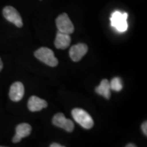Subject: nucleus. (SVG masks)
<instances>
[{"label":"nucleus","instance_id":"nucleus-1","mask_svg":"<svg viewBox=\"0 0 147 147\" xmlns=\"http://www.w3.org/2000/svg\"><path fill=\"white\" fill-rule=\"evenodd\" d=\"M34 55L40 61L51 67H55L58 65V59L55 57L53 51L49 48H40L34 53Z\"/></svg>","mask_w":147,"mask_h":147},{"label":"nucleus","instance_id":"nucleus-2","mask_svg":"<svg viewBox=\"0 0 147 147\" xmlns=\"http://www.w3.org/2000/svg\"><path fill=\"white\" fill-rule=\"evenodd\" d=\"M71 115L75 121L82 127L89 129L94 125L93 119L85 110L81 108H74L71 110Z\"/></svg>","mask_w":147,"mask_h":147},{"label":"nucleus","instance_id":"nucleus-3","mask_svg":"<svg viewBox=\"0 0 147 147\" xmlns=\"http://www.w3.org/2000/svg\"><path fill=\"white\" fill-rule=\"evenodd\" d=\"M128 14L127 12H122L119 11H115L111 14L110 23L111 26L115 28L119 32H124L128 28L127 20Z\"/></svg>","mask_w":147,"mask_h":147},{"label":"nucleus","instance_id":"nucleus-4","mask_svg":"<svg viewBox=\"0 0 147 147\" xmlns=\"http://www.w3.org/2000/svg\"><path fill=\"white\" fill-rule=\"evenodd\" d=\"M56 26L57 27L58 32L64 34H71L74 32V27L70 18L66 13L60 14L56 18Z\"/></svg>","mask_w":147,"mask_h":147},{"label":"nucleus","instance_id":"nucleus-5","mask_svg":"<svg viewBox=\"0 0 147 147\" xmlns=\"http://www.w3.org/2000/svg\"><path fill=\"white\" fill-rule=\"evenodd\" d=\"M3 15L7 21L14 24L16 27L23 26V20L20 14L15 8L12 6H6L3 10Z\"/></svg>","mask_w":147,"mask_h":147},{"label":"nucleus","instance_id":"nucleus-6","mask_svg":"<svg viewBox=\"0 0 147 147\" xmlns=\"http://www.w3.org/2000/svg\"><path fill=\"white\" fill-rule=\"evenodd\" d=\"M52 121L54 125L63 129L68 132H71L74 129V125L72 121L66 119L63 113L56 114L53 117Z\"/></svg>","mask_w":147,"mask_h":147},{"label":"nucleus","instance_id":"nucleus-7","mask_svg":"<svg viewBox=\"0 0 147 147\" xmlns=\"http://www.w3.org/2000/svg\"><path fill=\"white\" fill-rule=\"evenodd\" d=\"M88 51V47L85 44L79 43L72 46L69 51L71 59L74 62L79 61Z\"/></svg>","mask_w":147,"mask_h":147},{"label":"nucleus","instance_id":"nucleus-8","mask_svg":"<svg viewBox=\"0 0 147 147\" xmlns=\"http://www.w3.org/2000/svg\"><path fill=\"white\" fill-rule=\"evenodd\" d=\"M25 93V89L22 82H15L11 85L9 96L11 100L13 102H19L23 97Z\"/></svg>","mask_w":147,"mask_h":147},{"label":"nucleus","instance_id":"nucleus-9","mask_svg":"<svg viewBox=\"0 0 147 147\" xmlns=\"http://www.w3.org/2000/svg\"><path fill=\"white\" fill-rule=\"evenodd\" d=\"M32 131V127L28 123H21L16 127V134L12 138L14 143L19 142L22 138L28 136Z\"/></svg>","mask_w":147,"mask_h":147},{"label":"nucleus","instance_id":"nucleus-10","mask_svg":"<svg viewBox=\"0 0 147 147\" xmlns=\"http://www.w3.org/2000/svg\"><path fill=\"white\" fill-rule=\"evenodd\" d=\"M29 110L32 112H38L47 108L48 106L47 102L43 99L33 95L29 99L27 104Z\"/></svg>","mask_w":147,"mask_h":147},{"label":"nucleus","instance_id":"nucleus-11","mask_svg":"<svg viewBox=\"0 0 147 147\" xmlns=\"http://www.w3.org/2000/svg\"><path fill=\"white\" fill-rule=\"evenodd\" d=\"M71 43L69 34L57 32L55 40V47L58 49H66Z\"/></svg>","mask_w":147,"mask_h":147},{"label":"nucleus","instance_id":"nucleus-12","mask_svg":"<svg viewBox=\"0 0 147 147\" xmlns=\"http://www.w3.org/2000/svg\"><path fill=\"white\" fill-rule=\"evenodd\" d=\"M110 82L107 79H103L101 81L100 85L95 88V91L97 94L102 95L106 99H110L111 93H110Z\"/></svg>","mask_w":147,"mask_h":147},{"label":"nucleus","instance_id":"nucleus-13","mask_svg":"<svg viewBox=\"0 0 147 147\" xmlns=\"http://www.w3.org/2000/svg\"><path fill=\"white\" fill-rule=\"evenodd\" d=\"M110 89L115 91H120L123 89L122 80L119 77H115L110 82Z\"/></svg>","mask_w":147,"mask_h":147},{"label":"nucleus","instance_id":"nucleus-14","mask_svg":"<svg viewBox=\"0 0 147 147\" xmlns=\"http://www.w3.org/2000/svg\"><path fill=\"white\" fill-rule=\"evenodd\" d=\"M141 128H142L143 134H144L145 136H147V123H146V121H144V122L143 123L142 126H141Z\"/></svg>","mask_w":147,"mask_h":147},{"label":"nucleus","instance_id":"nucleus-15","mask_svg":"<svg viewBox=\"0 0 147 147\" xmlns=\"http://www.w3.org/2000/svg\"><path fill=\"white\" fill-rule=\"evenodd\" d=\"M50 147H65V146H61V145L58 144V143H53V144H51Z\"/></svg>","mask_w":147,"mask_h":147},{"label":"nucleus","instance_id":"nucleus-16","mask_svg":"<svg viewBox=\"0 0 147 147\" xmlns=\"http://www.w3.org/2000/svg\"><path fill=\"white\" fill-rule=\"evenodd\" d=\"M3 69V63H2V61H1V58H0V71H1V69Z\"/></svg>","mask_w":147,"mask_h":147},{"label":"nucleus","instance_id":"nucleus-17","mask_svg":"<svg viewBox=\"0 0 147 147\" xmlns=\"http://www.w3.org/2000/svg\"><path fill=\"white\" fill-rule=\"evenodd\" d=\"M125 147H137V146H136L135 144H131H131H128Z\"/></svg>","mask_w":147,"mask_h":147},{"label":"nucleus","instance_id":"nucleus-18","mask_svg":"<svg viewBox=\"0 0 147 147\" xmlns=\"http://www.w3.org/2000/svg\"><path fill=\"white\" fill-rule=\"evenodd\" d=\"M0 147H6V146H0Z\"/></svg>","mask_w":147,"mask_h":147}]
</instances>
